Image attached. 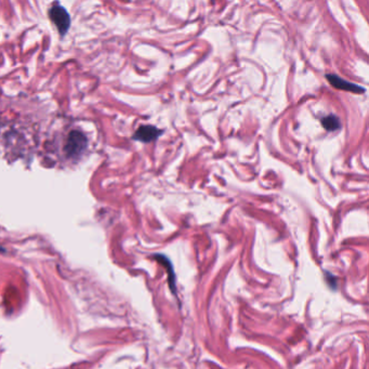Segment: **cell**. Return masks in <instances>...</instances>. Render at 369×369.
<instances>
[{
    "label": "cell",
    "mask_w": 369,
    "mask_h": 369,
    "mask_svg": "<svg viewBox=\"0 0 369 369\" xmlns=\"http://www.w3.org/2000/svg\"><path fill=\"white\" fill-rule=\"evenodd\" d=\"M50 18L52 22L55 24V26L58 27L59 31L64 35L67 31L70 25V20L68 13L64 10L62 7H52L50 10Z\"/></svg>",
    "instance_id": "obj_1"
},
{
    "label": "cell",
    "mask_w": 369,
    "mask_h": 369,
    "mask_svg": "<svg viewBox=\"0 0 369 369\" xmlns=\"http://www.w3.org/2000/svg\"><path fill=\"white\" fill-rule=\"evenodd\" d=\"M326 78L329 84L334 87L337 88V89L340 90H344V91H349V92H353V93H363L365 92L364 88H362L358 85L352 84L346 79H342L339 76L334 75V74H327Z\"/></svg>",
    "instance_id": "obj_2"
},
{
    "label": "cell",
    "mask_w": 369,
    "mask_h": 369,
    "mask_svg": "<svg viewBox=\"0 0 369 369\" xmlns=\"http://www.w3.org/2000/svg\"><path fill=\"white\" fill-rule=\"evenodd\" d=\"M163 133L162 130L154 126H141L133 135V139L144 143H149L156 140Z\"/></svg>",
    "instance_id": "obj_3"
},
{
    "label": "cell",
    "mask_w": 369,
    "mask_h": 369,
    "mask_svg": "<svg viewBox=\"0 0 369 369\" xmlns=\"http://www.w3.org/2000/svg\"><path fill=\"white\" fill-rule=\"evenodd\" d=\"M87 141L85 136L79 133V132H71L69 135V139L66 145V151L68 152L69 155H75L82 152L86 147Z\"/></svg>",
    "instance_id": "obj_4"
},
{
    "label": "cell",
    "mask_w": 369,
    "mask_h": 369,
    "mask_svg": "<svg viewBox=\"0 0 369 369\" xmlns=\"http://www.w3.org/2000/svg\"><path fill=\"white\" fill-rule=\"evenodd\" d=\"M320 123H322V126L325 128V129L329 132L338 130L341 127V123H340L339 118L335 115H328V116L322 118Z\"/></svg>",
    "instance_id": "obj_5"
}]
</instances>
